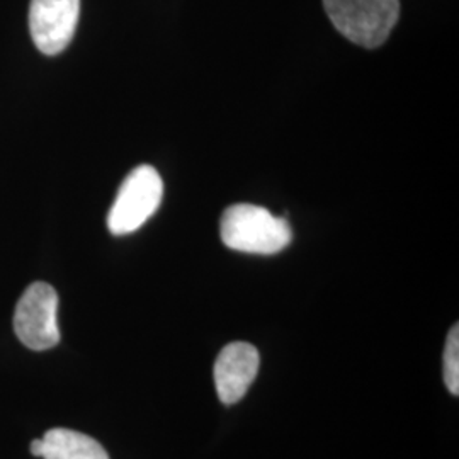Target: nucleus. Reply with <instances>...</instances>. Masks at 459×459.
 Returning a JSON list of instances; mask_svg holds the SVG:
<instances>
[{"mask_svg": "<svg viewBox=\"0 0 459 459\" xmlns=\"http://www.w3.org/2000/svg\"><path fill=\"white\" fill-rule=\"evenodd\" d=\"M223 244L238 252L273 255L291 244L290 223L255 204H233L220 221Z\"/></svg>", "mask_w": 459, "mask_h": 459, "instance_id": "obj_1", "label": "nucleus"}, {"mask_svg": "<svg viewBox=\"0 0 459 459\" xmlns=\"http://www.w3.org/2000/svg\"><path fill=\"white\" fill-rule=\"evenodd\" d=\"M328 19L352 43L381 47L400 16V0H324Z\"/></svg>", "mask_w": 459, "mask_h": 459, "instance_id": "obj_2", "label": "nucleus"}, {"mask_svg": "<svg viewBox=\"0 0 459 459\" xmlns=\"http://www.w3.org/2000/svg\"><path fill=\"white\" fill-rule=\"evenodd\" d=\"M164 196V182L150 165L133 169L123 181L108 214V229L121 237L145 225L159 210Z\"/></svg>", "mask_w": 459, "mask_h": 459, "instance_id": "obj_3", "label": "nucleus"}, {"mask_svg": "<svg viewBox=\"0 0 459 459\" xmlns=\"http://www.w3.org/2000/svg\"><path fill=\"white\" fill-rule=\"evenodd\" d=\"M58 295L48 282H33L17 301L14 330L31 351H48L60 342Z\"/></svg>", "mask_w": 459, "mask_h": 459, "instance_id": "obj_4", "label": "nucleus"}, {"mask_svg": "<svg viewBox=\"0 0 459 459\" xmlns=\"http://www.w3.org/2000/svg\"><path fill=\"white\" fill-rule=\"evenodd\" d=\"M81 14V0H31L30 30L34 45L53 56L70 45Z\"/></svg>", "mask_w": 459, "mask_h": 459, "instance_id": "obj_5", "label": "nucleus"}, {"mask_svg": "<svg viewBox=\"0 0 459 459\" xmlns=\"http://www.w3.org/2000/svg\"><path fill=\"white\" fill-rule=\"evenodd\" d=\"M257 349L247 342H233L218 354L214 362V386L225 405H233L246 396L259 373Z\"/></svg>", "mask_w": 459, "mask_h": 459, "instance_id": "obj_6", "label": "nucleus"}, {"mask_svg": "<svg viewBox=\"0 0 459 459\" xmlns=\"http://www.w3.org/2000/svg\"><path fill=\"white\" fill-rule=\"evenodd\" d=\"M43 459H109L100 444L82 432L51 429L43 437Z\"/></svg>", "mask_w": 459, "mask_h": 459, "instance_id": "obj_7", "label": "nucleus"}, {"mask_svg": "<svg viewBox=\"0 0 459 459\" xmlns=\"http://www.w3.org/2000/svg\"><path fill=\"white\" fill-rule=\"evenodd\" d=\"M444 383L455 396L459 394V327L449 330L444 347Z\"/></svg>", "mask_w": 459, "mask_h": 459, "instance_id": "obj_8", "label": "nucleus"}, {"mask_svg": "<svg viewBox=\"0 0 459 459\" xmlns=\"http://www.w3.org/2000/svg\"><path fill=\"white\" fill-rule=\"evenodd\" d=\"M31 455L36 458L43 456V439H34L31 443Z\"/></svg>", "mask_w": 459, "mask_h": 459, "instance_id": "obj_9", "label": "nucleus"}]
</instances>
